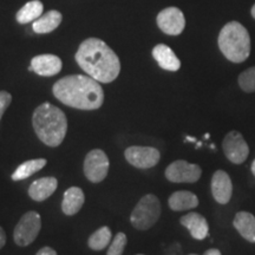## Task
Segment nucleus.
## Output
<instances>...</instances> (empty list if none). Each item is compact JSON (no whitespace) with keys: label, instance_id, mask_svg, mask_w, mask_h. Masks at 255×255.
<instances>
[{"label":"nucleus","instance_id":"obj_19","mask_svg":"<svg viewBox=\"0 0 255 255\" xmlns=\"http://www.w3.org/2000/svg\"><path fill=\"white\" fill-rule=\"evenodd\" d=\"M233 225L240 235L247 241L255 244V216L248 212H239Z\"/></svg>","mask_w":255,"mask_h":255},{"label":"nucleus","instance_id":"obj_21","mask_svg":"<svg viewBox=\"0 0 255 255\" xmlns=\"http://www.w3.org/2000/svg\"><path fill=\"white\" fill-rule=\"evenodd\" d=\"M46 163L47 162L45 158H36V159H30V161L23 162V163L15 169L14 173L12 174V180L21 181V180H25V178H28L33 174H36L37 171H39L40 169L45 167Z\"/></svg>","mask_w":255,"mask_h":255},{"label":"nucleus","instance_id":"obj_31","mask_svg":"<svg viewBox=\"0 0 255 255\" xmlns=\"http://www.w3.org/2000/svg\"><path fill=\"white\" fill-rule=\"evenodd\" d=\"M252 15H253L254 19H255V5L252 7Z\"/></svg>","mask_w":255,"mask_h":255},{"label":"nucleus","instance_id":"obj_17","mask_svg":"<svg viewBox=\"0 0 255 255\" xmlns=\"http://www.w3.org/2000/svg\"><path fill=\"white\" fill-rule=\"evenodd\" d=\"M84 193L81 188L71 187L64 193L63 202H62V210L65 215L72 216L77 214L79 210L82 209L84 205Z\"/></svg>","mask_w":255,"mask_h":255},{"label":"nucleus","instance_id":"obj_8","mask_svg":"<svg viewBox=\"0 0 255 255\" xmlns=\"http://www.w3.org/2000/svg\"><path fill=\"white\" fill-rule=\"evenodd\" d=\"M202 170L197 164L178 159L165 169V177L174 183H194L200 180Z\"/></svg>","mask_w":255,"mask_h":255},{"label":"nucleus","instance_id":"obj_11","mask_svg":"<svg viewBox=\"0 0 255 255\" xmlns=\"http://www.w3.org/2000/svg\"><path fill=\"white\" fill-rule=\"evenodd\" d=\"M157 25L169 36H178L184 30L186 19L181 9L177 7H168L162 9L158 13Z\"/></svg>","mask_w":255,"mask_h":255},{"label":"nucleus","instance_id":"obj_26","mask_svg":"<svg viewBox=\"0 0 255 255\" xmlns=\"http://www.w3.org/2000/svg\"><path fill=\"white\" fill-rule=\"evenodd\" d=\"M12 102V96L8 94L7 91H0V121H1V117L6 109L8 108V105L11 104Z\"/></svg>","mask_w":255,"mask_h":255},{"label":"nucleus","instance_id":"obj_27","mask_svg":"<svg viewBox=\"0 0 255 255\" xmlns=\"http://www.w3.org/2000/svg\"><path fill=\"white\" fill-rule=\"evenodd\" d=\"M36 255H57L56 251L51 247H43L41 250L38 251Z\"/></svg>","mask_w":255,"mask_h":255},{"label":"nucleus","instance_id":"obj_13","mask_svg":"<svg viewBox=\"0 0 255 255\" xmlns=\"http://www.w3.org/2000/svg\"><path fill=\"white\" fill-rule=\"evenodd\" d=\"M63 63L59 57L55 55H39L33 57L28 71H34L37 75L50 77L60 72Z\"/></svg>","mask_w":255,"mask_h":255},{"label":"nucleus","instance_id":"obj_28","mask_svg":"<svg viewBox=\"0 0 255 255\" xmlns=\"http://www.w3.org/2000/svg\"><path fill=\"white\" fill-rule=\"evenodd\" d=\"M5 244H6V234L4 229L0 227V250L5 246Z\"/></svg>","mask_w":255,"mask_h":255},{"label":"nucleus","instance_id":"obj_32","mask_svg":"<svg viewBox=\"0 0 255 255\" xmlns=\"http://www.w3.org/2000/svg\"><path fill=\"white\" fill-rule=\"evenodd\" d=\"M189 255H197V254H189Z\"/></svg>","mask_w":255,"mask_h":255},{"label":"nucleus","instance_id":"obj_10","mask_svg":"<svg viewBox=\"0 0 255 255\" xmlns=\"http://www.w3.org/2000/svg\"><path fill=\"white\" fill-rule=\"evenodd\" d=\"M126 159L130 164L138 169H149L158 163L161 154L152 146H129L124 152Z\"/></svg>","mask_w":255,"mask_h":255},{"label":"nucleus","instance_id":"obj_1","mask_svg":"<svg viewBox=\"0 0 255 255\" xmlns=\"http://www.w3.org/2000/svg\"><path fill=\"white\" fill-rule=\"evenodd\" d=\"M76 62L91 78L100 83L114 82L121 72L119 57L97 38L83 41L76 53Z\"/></svg>","mask_w":255,"mask_h":255},{"label":"nucleus","instance_id":"obj_15","mask_svg":"<svg viewBox=\"0 0 255 255\" xmlns=\"http://www.w3.org/2000/svg\"><path fill=\"white\" fill-rule=\"evenodd\" d=\"M181 225L190 232L191 237L195 240H203L208 237L209 226L207 220L199 213H188L180 219Z\"/></svg>","mask_w":255,"mask_h":255},{"label":"nucleus","instance_id":"obj_22","mask_svg":"<svg viewBox=\"0 0 255 255\" xmlns=\"http://www.w3.org/2000/svg\"><path fill=\"white\" fill-rule=\"evenodd\" d=\"M44 11V5L39 0H32L28 1L26 5L23 6L17 13V20L20 24H27L30 21L37 20L41 17Z\"/></svg>","mask_w":255,"mask_h":255},{"label":"nucleus","instance_id":"obj_5","mask_svg":"<svg viewBox=\"0 0 255 255\" xmlns=\"http://www.w3.org/2000/svg\"><path fill=\"white\" fill-rule=\"evenodd\" d=\"M161 215V202L152 194L143 196L133 208L130 221L138 231H146L157 222Z\"/></svg>","mask_w":255,"mask_h":255},{"label":"nucleus","instance_id":"obj_24","mask_svg":"<svg viewBox=\"0 0 255 255\" xmlns=\"http://www.w3.org/2000/svg\"><path fill=\"white\" fill-rule=\"evenodd\" d=\"M239 85L245 92L255 91V66L247 69L239 76Z\"/></svg>","mask_w":255,"mask_h":255},{"label":"nucleus","instance_id":"obj_3","mask_svg":"<svg viewBox=\"0 0 255 255\" xmlns=\"http://www.w3.org/2000/svg\"><path fill=\"white\" fill-rule=\"evenodd\" d=\"M32 124L38 138L49 146H58L68 131V120L59 108L43 103L34 110Z\"/></svg>","mask_w":255,"mask_h":255},{"label":"nucleus","instance_id":"obj_23","mask_svg":"<svg viewBox=\"0 0 255 255\" xmlns=\"http://www.w3.org/2000/svg\"><path fill=\"white\" fill-rule=\"evenodd\" d=\"M111 241V231L109 227L104 226L97 229L94 234L89 238L88 245L92 251H103L109 246Z\"/></svg>","mask_w":255,"mask_h":255},{"label":"nucleus","instance_id":"obj_7","mask_svg":"<svg viewBox=\"0 0 255 255\" xmlns=\"http://www.w3.org/2000/svg\"><path fill=\"white\" fill-rule=\"evenodd\" d=\"M109 158L101 149H94L84 159V174L90 182H102L109 171Z\"/></svg>","mask_w":255,"mask_h":255},{"label":"nucleus","instance_id":"obj_2","mask_svg":"<svg viewBox=\"0 0 255 255\" xmlns=\"http://www.w3.org/2000/svg\"><path fill=\"white\" fill-rule=\"evenodd\" d=\"M52 92L59 102L75 109H100L104 102V92L100 82L90 76H66L55 83Z\"/></svg>","mask_w":255,"mask_h":255},{"label":"nucleus","instance_id":"obj_33","mask_svg":"<svg viewBox=\"0 0 255 255\" xmlns=\"http://www.w3.org/2000/svg\"><path fill=\"white\" fill-rule=\"evenodd\" d=\"M138 255H143V254H138Z\"/></svg>","mask_w":255,"mask_h":255},{"label":"nucleus","instance_id":"obj_6","mask_svg":"<svg viewBox=\"0 0 255 255\" xmlns=\"http://www.w3.org/2000/svg\"><path fill=\"white\" fill-rule=\"evenodd\" d=\"M41 228V218L37 212H27L21 216L13 232L14 242L20 247H26L36 240Z\"/></svg>","mask_w":255,"mask_h":255},{"label":"nucleus","instance_id":"obj_18","mask_svg":"<svg viewBox=\"0 0 255 255\" xmlns=\"http://www.w3.org/2000/svg\"><path fill=\"white\" fill-rule=\"evenodd\" d=\"M168 205L174 212H182V210L196 208L199 206V199L191 191L178 190L171 194L168 200Z\"/></svg>","mask_w":255,"mask_h":255},{"label":"nucleus","instance_id":"obj_30","mask_svg":"<svg viewBox=\"0 0 255 255\" xmlns=\"http://www.w3.org/2000/svg\"><path fill=\"white\" fill-rule=\"evenodd\" d=\"M252 173H253L254 177H255V159L253 162H252Z\"/></svg>","mask_w":255,"mask_h":255},{"label":"nucleus","instance_id":"obj_25","mask_svg":"<svg viewBox=\"0 0 255 255\" xmlns=\"http://www.w3.org/2000/svg\"><path fill=\"white\" fill-rule=\"evenodd\" d=\"M127 235L124 233H119L108 248L107 255H122L124 248L127 246Z\"/></svg>","mask_w":255,"mask_h":255},{"label":"nucleus","instance_id":"obj_12","mask_svg":"<svg viewBox=\"0 0 255 255\" xmlns=\"http://www.w3.org/2000/svg\"><path fill=\"white\" fill-rule=\"evenodd\" d=\"M212 194L220 205H227L232 199L233 183L229 175L223 170L215 171L212 177Z\"/></svg>","mask_w":255,"mask_h":255},{"label":"nucleus","instance_id":"obj_29","mask_svg":"<svg viewBox=\"0 0 255 255\" xmlns=\"http://www.w3.org/2000/svg\"><path fill=\"white\" fill-rule=\"evenodd\" d=\"M203 255H222V254H221V252H220L219 250H216V248H212V250L206 251Z\"/></svg>","mask_w":255,"mask_h":255},{"label":"nucleus","instance_id":"obj_20","mask_svg":"<svg viewBox=\"0 0 255 255\" xmlns=\"http://www.w3.org/2000/svg\"><path fill=\"white\" fill-rule=\"evenodd\" d=\"M62 13L52 9V11L41 15L37 20H34L32 28L36 33H49L59 26V24L62 23Z\"/></svg>","mask_w":255,"mask_h":255},{"label":"nucleus","instance_id":"obj_9","mask_svg":"<svg viewBox=\"0 0 255 255\" xmlns=\"http://www.w3.org/2000/svg\"><path fill=\"white\" fill-rule=\"evenodd\" d=\"M222 149L232 163L241 164L246 161L250 155V148L245 138L239 131L228 132L222 141Z\"/></svg>","mask_w":255,"mask_h":255},{"label":"nucleus","instance_id":"obj_14","mask_svg":"<svg viewBox=\"0 0 255 255\" xmlns=\"http://www.w3.org/2000/svg\"><path fill=\"white\" fill-rule=\"evenodd\" d=\"M57 187H58V181L56 177L47 176L38 178L31 183L28 188V195L33 201L41 202V201L49 199L55 193Z\"/></svg>","mask_w":255,"mask_h":255},{"label":"nucleus","instance_id":"obj_4","mask_svg":"<svg viewBox=\"0 0 255 255\" xmlns=\"http://www.w3.org/2000/svg\"><path fill=\"white\" fill-rule=\"evenodd\" d=\"M219 47L228 60L245 62L251 53V37L248 31L238 21H231L220 32Z\"/></svg>","mask_w":255,"mask_h":255},{"label":"nucleus","instance_id":"obj_16","mask_svg":"<svg viewBox=\"0 0 255 255\" xmlns=\"http://www.w3.org/2000/svg\"><path fill=\"white\" fill-rule=\"evenodd\" d=\"M152 57L158 63V65L167 71H177L181 68L180 59L175 55L174 51L164 44H158L154 47Z\"/></svg>","mask_w":255,"mask_h":255}]
</instances>
